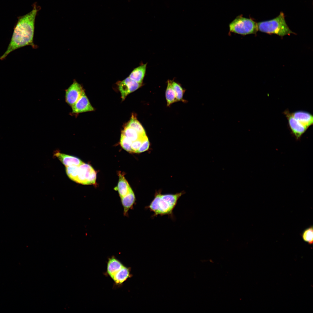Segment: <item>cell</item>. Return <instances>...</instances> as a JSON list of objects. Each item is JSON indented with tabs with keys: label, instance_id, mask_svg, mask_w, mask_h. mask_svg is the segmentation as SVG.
<instances>
[{
	"label": "cell",
	"instance_id": "30bf717a",
	"mask_svg": "<svg viewBox=\"0 0 313 313\" xmlns=\"http://www.w3.org/2000/svg\"><path fill=\"white\" fill-rule=\"evenodd\" d=\"M291 114L293 117L307 129L312 125L313 116L310 112L304 111L299 110L291 112Z\"/></svg>",
	"mask_w": 313,
	"mask_h": 313
},
{
	"label": "cell",
	"instance_id": "cb8c5ba5",
	"mask_svg": "<svg viewBox=\"0 0 313 313\" xmlns=\"http://www.w3.org/2000/svg\"><path fill=\"white\" fill-rule=\"evenodd\" d=\"M149 145V142L147 137L144 140L139 148L135 153H140L147 150Z\"/></svg>",
	"mask_w": 313,
	"mask_h": 313
},
{
	"label": "cell",
	"instance_id": "44dd1931",
	"mask_svg": "<svg viewBox=\"0 0 313 313\" xmlns=\"http://www.w3.org/2000/svg\"><path fill=\"white\" fill-rule=\"evenodd\" d=\"M172 85L175 91L177 101H183V96L185 90L179 84L175 82L172 81Z\"/></svg>",
	"mask_w": 313,
	"mask_h": 313
},
{
	"label": "cell",
	"instance_id": "6da1fadb",
	"mask_svg": "<svg viewBox=\"0 0 313 313\" xmlns=\"http://www.w3.org/2000/svg\"><path fill=\"white\" fill-rule=\"evenodd\" d=\"M32 10L18 19L14 30L10 42L7 50L0 57L3 60L10 52L17 49L31 46L36 47L33 43L35 19L39 9L36 4Z\"/></svg>",
	"mask_w": 313,
	"mask_h": 313
},
{
	"label": "cell",
	"instance_id": "ac0fdd59",
	"mask_svg": "<svg viewBox=\"0 0 313 313\" xmlns=\"http://www.w3.org/2000/svg\"><path fill=\"white\" fill-rule=\"evenodd\" d=\"M172 81L168 80L167 86L165 92V97L168 106L175 102L177 101L175 91L172 85Z\"/></svg>",
	"mask_w": 313,
	"mask_h": 313
},
{
	"label": "cell",
	"instance_id": "5bb4252c",
	"mask_svg": "<svg viewBox=\"0 0 313 313\" xmlns=\"http://www.w3.org/2000/svg\"><path fill=\"white\" fill-rule=\"evenodd\" d=\"M121 198L124 209V214L126 215L129 210L132 208L134 203L135 201L134 194L132 190L125 196Z\"/></svg>",
	"mask_w": 313,
	"mask_h": 313
},
{
	"label": "cell",
	"instance_id": "8992f818",
	"mask_svg": "<svg viewBox=\"0 0 313 313\" xmlns=\"http://www.w3.org/2000/svg\"><path fill=\"white\" fill-rule=\"evenodd\" d=\"M283 113L287 119L292 134L296 139H299L307 129L293 117L288 110H285Z\"/></svg>",
	"mask_w": 313,
	"mask_h": 313
},
{
	"label": "cell",
	"instance_id": "ba28073f",
	"mask_svg": "<svg viewBox=\"0 0 313 313\" xmlns=\"http://www.w3.org/2000/svg\"><path fill=\"white\" fill-rule=\"evenodd\" d=\"M84 90L81 85L74 80L65 90V101L71 107L78 99Z\"/></svg>",
	"mask_w": 313,
	"mask_h": 313
},
{
	"label": "cell",
	"instance_id": "7c38bea8",
	"mask_svg": "<svg viewBox=\"0 0 313 313\" xmlns=\"http://www.w3.org/2000/svg\"><path fill=\"white\" fill-rule=\"evenodd\" d=\"M119 176L118 185L114 189L118 191L119 196L121 198L128 194L132 190L125 178L124 174L119 172Z\"/></svg>",
	"mask_w": 313,
	"mask_h": 313
},
{
	"label": "cell",
	"instance_id": "2e32d148",
	"mask_svg": "<svg viewBox=\"0 0 313 313\" xmlns=\"http://www.w3.org/2000/svg\"><path fill=\"white\" fill-rule=\"evenodd\" d=\"M123 266V265L119 260L114 257H112L109 259L108 263L107 272L110 276L112 277Z\"/></svg>",
	"mask_w": 313,
	"mask_h": 313
},
{
	"label": "cell",
	"instance_id": "d6986e66",
	"mask_svg": "<svg viewBox=\"0 0 313 313\" xmlns=\"http://www.w3.org/2000/svg\"><path fill=\"white\" fill-rule=\"evenodd\" d=\"M121 133L132 142L140 137H144L141 136L134 129L127 125L122 131Z\"/></svg>",
	"mask_w": 313,
	"mask_h": 313
},
{
	"label": "cell",
	"instance_id": "e0dca14e",
	"mask_svg": "<svg viewBox=\"0 0 313 313\" xmlns=\"http://www.w3.org/2000/svg\"><path fill=\"white\" fill-rule=\"evenodd\" d=\"M126 125L134 129L141 136H146L144 129L137 120L135 114H132L130 119Z\"/></svg>",
	"mask_w": 313,
	"mask_h": 313
},
{
	"label": "cell",
	"instance_id": "52a82bcc",
	"mask_svg": "<svg viewBox=\"0 0 313 313\" xmlns=\"http://www.w3.org/2000/svg\"><path fill=\"white\" fill-rule=\"evenodd\" d=\"M142 83H138L129 77L117 83L121 94L122 101L130 93L135 91L142 86Z\"/></svg>",
	"mask_w": 313,
	"mask_h": 313
},
{
	"label": "cell",
	"instance_id": "8fae6325",
	"mask_svg": "<svg viewBox=\"0 0 313 313\" xmlns=\"http://www.w3.org/2000/svg\"><path fill=\"white\" fill-rule=\"evenodd\" d=\"M54 156L57 157L65 167L72 165L78 166L83 163L81 159L77 157L58 152H55Z\"/></svg>",
	"mask_w": 313,
	"mask_h": 313
},
{
	"label": "cell",
	"instance_id": "9a60e30c",
	"mask_svg": "<svg viewBox=\"0 0 313 313\" xmlns=\"http://www.w3.org/2000/svg\"><path fill=\"white\" fill-rule=\"evenodd\" d=\"M130 271L124 266L111 277L117 284H121L130 277Z\"/></svg>",
	"mask_w": 313,
	"mask_h": 313
},
{
	"label": "cell",
	"instance_id": "603a6c76",
	"mask_svg": "<svg viewBox=\"0 0 313 313\" xmlns=\"http://www.w3.org/2000/svg\"><path fill=\"white\" fill-rule=\"evenodd\" d=\"M147 137L146 135L132 142L131 145L132 152L135 153L139 148L144 140Z\"/></svg>",
	"mask_w": 313,
	"mask_h": 313
},
{
	"label": "cell",
	"instance_id": "9c48e42d",
	"mask_svg": "<svg viewBox=\"0 0 313 313\" xmlns=\"http://www.w3.org/2000/svg\"><path fill=\"white\" fill-rule=\"evenodd\" d=\"M71 107L72 112L70 114L72 115H77L81 113L94 110V109L90 103L84 90L78 99Z\"/></svg>",
	"mask_w": 313,
	"mask_h": 313
},
{
	"label": "cell",
	"instance_id": "5b68a950",
	"mask_svg": "<svg viewBox=\"0 0 313 313\" xmlns=\"http://www.w3.org/2000/svg\"><path fill=\"white\" fill-rule=\"evenodd\" d=\"M93 169L89 164L83 163L78 166L66 167L65 171L68 176L72 181L78 183L87 185L88 177Z\"/></svg>",
	"mask_w": 313,
	"mask_h": 313
},
{
	"label": "cell",
	"instance_id": "7a4b0ae2",
	"mask_svg": "<svg viewBox=\"0 0 313 313\" xmlns=\"http://www.w3.org/2000/svg\"><path fill=\"white\" fill-rule=\"evenodd\" d=\"M183 194L181 192L175 194H162L157 193L147 208L153 212V216L159 215L171 216L178 200Z\"/></svg>",
	"mask_w": 313,
	"mask_h": 313
},
{
	"label": "cell",
	"instance_id": "d4e9b609",
	"mask_svg": "<svg viewBox=\"0 0 313 313\" xmlns=\"http://www.w3.org/2000/svg\"><path fill=\"white\" fill-rule=\"evenodd\" d=\"M96 174V172L93 169L91 171L88 177L87 181V185L93 184L95 183Z\"/></svg>",
	"mask_w": 313,
	"mask_h": 313
},
{
	"label": "cell",
	"instance_id": "277c9868",
	"mask_svg": "<svg viewBox=\"0 0 313 313\" xmlns=\"http://www.w3.org/2000/svg\"><path fill=\"white\" fill-rule=\"evenodd\" d=\"M230 32L241 34L246 35L255 34L258 30L257 24L251 19L237 17L229 24Z\"/></svg>",
	"mask_w": 313,
	"mask_h": 313
},
{
	"label": "cell",
	"instance_id": "3957f363",
	"mask_svg": "<svg viewBox=\"0 0 313 313\" xmlns=\"http://www.w3.org/2000/svg\"><path fill=\"white\" fill-rule=\"evenodd\" d=\"M257 24L258 30L269 34H274L283 37L294 33L287 25L284 14L282 12L274 19L260 22Z\"/></svg>",
	"mask_w": 313,
	"mask_h": 313
},
{
	"label": "cell",
	"instance_id": "4fadbf2b",
	"mask_svg": "<svg viewBox=\"0 0 313 313\" xmlns=\"http://www.w3.org/2000/svg\"><path fill=\"white\" fill-rule=\"evenodd\" d=\"M147 64H141L134 68L128 77L138 83H142L145 74Z\"/></svg>",
	"mask_w": 313,
	"mask_h": 313
},
{
	"label": "cell",
	"instance_id": "ffe728a7",
	"mask_svg": "<svg viewBox=\"0 0 313 313\" xmlns=\"http://www.w3.org/2000/svg\"><path fill=\"white\" fill-rule=\"evenodd\" d=\"M301 236L304 241L309 245L313 243V227L310 226L305 229L302 232Z\"/></svg>",
	"mask_w": 313,
	"mask_h": 313
},
{
	"label": "cell",
	"instance_id": "7402d4cb",
	"mask_svg": "<svg viewBox=\"0 0 313 313\" xmlns=\"http://www.w3.org/2000/svg\"><path fill=\"white\" fill-rule=\"evenodd\" d=\"M132 141L122 134H121L120 144L122 148L126 151L132 152L131 145Z\"/></svg>",
	"mask_w": 313,
	"mask_h": 313
}]
</instances>
